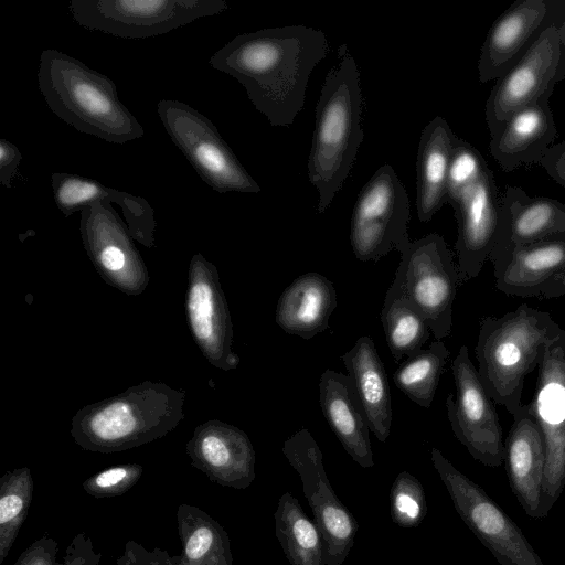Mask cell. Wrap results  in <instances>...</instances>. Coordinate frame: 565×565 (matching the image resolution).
<instances>
[{
	"instance_id": "83f0119b",
	"label": "cell",
	"mask_w": 565,
	"mask_h": 565,
	"mask_svg": "<svg viewBox=\"0 0 565 565\" xmlns=\"http://www.w3.org/2000/svg\"><path fill=\"white\" fill-rule=\"evenodd\" d=\"M274 519L277 541L290 565H327L322 534L290 492L279 498Z\"/></svg>"
},
{
	"instance_id": "e0dca14e",
	"label": "cell",
	"mask_w": 565,
	"mask_h": 565,
	"mask_svg": "<svg viewBox=\"0 0 565 565\" xmlns=\"http://www.w3.org/2000/svg\"><path fill=\"white\" fill-rule=\"evenodd\" d=\"M493 173L486 171L454 209L458 225L455 244L461 282L476 278L494 248L500 214Z\"/></svg>"
},
{
	"instance_id": "f546056e",
	"label": "cell",
	"mask_w": 565,
	"mask_h": 565,
	"mask_svg": "<svg viewBox=\"0 0 565 565\" xmlns=\"http://www.w3.org/2000/svg\"><path fill=\"white\" fill-rule=\"evenodd\" d=\"M450 352L441 340L407 358L394 372L395 386L412 402L429 408Z\"/></svg>"
},
{
	"instance_id": "2e32d148",
	"label": "cell",
	"mask_w": 565,
	"mask_h": 565,
	"mask_svg": "<svg viewBox=\"0 0 565 565\" xmlns=\"http://www.w3.org/2000/svg\"><path fill=\"white\" fill-rule=\"evenodd\" d=\"M194 468L211 481L243 490L255 480V450L239 428L217 419L199 425L185 446Z\"/></svg>"
},
{
	"instance_id": "836d02e7",
	"label": "cell",
	"mask_w": 565,
	"mask_h": 565,
	"mask_svg": "<svg viewBox=\"0 0 565 565\" xmlns=\"http://www.w3.org/2000/svg\"><path fill=\"white\" fill-rule=\"evenodd\" d=\"M142 472L143 467L138 463L113 466L87 478L83 489L98 499L122 495L139 481Z\"/></svg>"
},
{
	"instance_id": "f35d334b",
	"label": "cell",
	"mask_w": 565,
	"mask_h": 565,
	"mask_svg": "<svg viewBox=\"0 0 565 565\" xmlns=\"http://www.w3.org/2000/svg\"><path fill=\"white\" fill-rule=\"evenodd\" d=\"M22 154L19 148L4 138L0 139V182L7 189L15 178Z\"/></svg>"
},
{
	"instance_id": "ac0fdd59",
	"label": "cell",
	"mask_w": 565,
	"mask_h": 565,
	"mask_svg": "<svg viewBox=\"0 0 565 565\" xmlns=\"http://www.w3.org/2000/svg\"><path fill=\"white\" fill-rule=\"evenodd\" d=\"M513 423L504 441L505 470L510 488L525 514L541 519L542 488L546 463L543 434L529 403L512 416Z\"/></svg>"
},
{
	"instance_id": "d590c367",
	"label": "cell",
	"mask_w": 565,
	"mask_h": 565,
	"mask_svg": "<svg viewBox=\"0 0 565 565\" xmlns=\"http://www.w3.org/2000/svg\"><path fill=\"white\" fill-rule=\"evenodd\" d=\"M57 552V542L43 536L28 546L13 565H64L56 562Z\"/></svg>"
},
{
	"instance_id": "484cf974",
	"label": "cell",
	"mask_w": 565,
	"mask_h": 565,
	"mask_svg": "<svg viewBox=\"0 0 565 565\" xmlns=\"http://www.w3.org/2000/svg\"><path fill=\"white\" fill-rule=\"evenodd\" d=\"M457 136L440 116L423 129L416 160V210L420 222H429L447 203V173Z\"/></svg>"
},
{
	"instance_id": "5b68a950",
	"label": "cell",
	"mask_w": 565,
	"mask_h": 565,
	"mask_svg": "<svg viewBox=\"0 0 565 565\" xmlns=\"http://www.w3.org/2000/svg\"><path fill=\"white\" fill-rule=\"evenodd\" d=\"M564 329L546 311L521 303L501 317L480 320L476 358L480 380L495 404L512 416L522 406L525 376Z\"/></svg>"
},
{
	"instance_id": "ab89813d",
	"label": "cell",
	"mask_w": 565,
	"mask_h": 565,
	"mask_svg": "<svg viewBox=\"0 0 565 565\" xmlns=\"http://www.w3.org/2000/svg\"><path fill=\"white\" fill-rule=\"evenodd\" d=\"M540 164L554 181L565 188V140L553 145Z\"/></svg>"
},
{
	"instance_id": "ba28073f",
	"label": "cell",
	"mask_w": 565,
	"mask_h": 565,
	"mask_svg": "<svg viewBox=\"0 0 565 565\" xmlns=\"http://www.w3.org/2000/svg\"><path fill=\"white\" fill-rule=\"evenodd\" d=\"M159 118L200 178L218 193H259L260 186L242 166L215 125L199 110L173 99H161Z\"/></svg>"
},
{
	"instance_id": "d6986e66",
	"label": "cell",
	"mask_w": 565,
	"mask_h": 565,
	"mask_svg": "<svg viewBox=\"0 0 565 565\" xmlns=\"http://www.w3.org/2000/svg\"><path fill=\"white\" fill-rule=\"evenodd\" d=\"M546 0H516L491 25L478 60L480 83L500 78L527 51L543 25Z\"/></svg>"
},
{
	"instance_id": "8992f818",
	"label": "cell",
	"mask_w": 565,
	"mask_h": 565,
	"mask_svg": "<svg viewBox=\"0 0 565 565\" xmlns=\"http://www.w3.org/2000/svg\"><path fill=\"white\" fill-rule=\"evenodd\" d=\"M68 9L86 30L146 39L218 14L228 6L223 0H71Z\"/></svg>"
},
{
	"instance_id": "7c38bea8",
	"label": "cell",
	"mask_w": 565,
	"mask_h": 565,
	"mask_svg": "<svg viewBox=\"0 0 565 565\" xmlns=\"http://www.w3.org/2000/svg\"><path fill=\"white\" fill-rule=\"evenodd\" d=\"M451 370L456 394L446 398L451 430L475 460L498 468L504 459L502 427L466 345L459 348Z\"/></svg>"
},
{
	"instance_id": "3957f363",
	"label": "cell",
	"mask_w": 565,
	"mask_h": 565,
	"mask_svg": "<svg viewBox=\"0 0 565 565\" xmlns=\"http://www.w3.org/2000/svg\"><path fill=\"white\" fill-rule=\"evenodd\" d=\"M38 85L47 107L79 132L118 145L145 135L115 83L64 52L42 51Z\"/></svg>"
},
{
	"instance_id": "9c48e42d",
	"label": "cell",
	"mask_w": 565,
	"mask_h": 565,
	"mask_svg": "<svg viewBox=\"0 0 565 565\" xmlns=\"http://www.w3.org/2000/svg\"><path fill=\"white\" fill-rule=\"evenodd\" d=\"M430 459L457 513L500 565H545L522 530L479 484L439 449L431 448Z\"/></svg>"
},
{
	"instance_id": "8d00e7d4",
	"label": "cell",
	"mask_w": 565,
	"mask_h": 565,
	"mask_svg": "<svg viewBox=\"0 0 565 565\" xmlns=\"http://www.w3.org/2000/svg\"><path fill=\"white\" fill-rule=\"evenodd\" d=\"M102 554L84 532L76 534L65 550L64 565H99Z\"/></svg>"
},
{
	"instance_id": "d6a6232c",
	"label": "cell",
	"mask_w": 565,
	"mask_h": 565,
	"mask_svg": "<svg viewBox=\"0 0 565 565\" xmlns=\"http://www.w3.org/2000/svg\"><path fill=\"white\" fill-rule=\"evenodd\" d=\"M391 516L401 527L419 525L427 513V502L422 483L413 475L402 471L395 478L391 492Z\"/></svg>"
},
{
	"instance_id": "1f68e13d",
	"label": "cell",
	"mask_w": 565,
	"mask_h": 565,
	"mask_svg": "<svg viewBox=\"0 0 565 565\" xmlns=\"http://www.w3.org/2000/svg\"><path fill=\"white\" fill-rule=\"evenodd\" d=\"M482 154L468 141L456 138L448 166L446 200L455 209L488 170Z\"/></svg>"
},
{
	"instance_id": "4fadbf2b",
	"label": "cell",
	"mask_w": 565,
	"mask_h": 565,
	"mask_svg": "<svg viewBox=\"0 0 565 565\" xmlns=\"http://www.w3.org/2000/svg\"><path fill=\"white\" fill-rule=\"evenodd\" d=\"M529 406L546 450L541 509L544 518L565 488V330L545 351Z\"/></svg>"
},
{
	"instance_id": "60d3db41",
	"label": "cell",
	"mask_w": 565,
	"mask_h": 565,
	"mask_svg": "<svg viewBox=\"0 0 565 565\" xmlns=\"http://www.w3.org/2000/svg\"><path fill=\"white\" fill-rule=\"evenodd\" d=\"M562 296H565V270L555 276L541 294V298H556Z\"/></svg>"
},
{
	"instance_id": "4dcf8cb0",
	"label": "cell",
	"mask_w": 565,
	"mask_h": 565,
	"mask_svg": "<svg viewBox=\"0 0 565 565\" xmlns=\"http://www.w3.org/2000/svg\"><path fill=\"white\" fill-rule=\"evenodd\" d=\"M33 489L28 467L7 471L0 479V564L8 556L28 515Z\"/></svg>"
},
{
	"instance_id": "30bf717a",
	"label": "cell",
	"mask_w": 565,
	"mask_h": 565,
	"mask_svg": "<svg viewBox=\"0 0 565 565\" xmlns=\"http://www.w3.org/2000/svg\"><path fill=\"white\" fill-rule=\"evenodd\" d=\"M408 194L390 164L380 167L362 188L350 222V244L361 262H379L392 250L399 254L408 235Z\"/></svg>"
},
{
	"instance_id": "7a4b0ae2",
	"label": "cell",
	"mask_w": 565,
	"mask_h": 565,
	"mask_svg": "<svg viewBox=\"0 0 565 565\" xmlns=\"http://www.w3.org/2000/svg\"><path fill=\"white\" fill-rule=\"evenodd\" d=\"M360 71L348 46L338 49L316 105L308 179L319 194L318 212L324 213L348 178L364 137Z\"/></svg>"
},
{
	"instance_id": "4316f807",
	"label": "cell",
	"mask_w": 565,
	"mask_h": 565,
	"mask_svg": "<svg viewBox=\"0 0 565 565\" xmlns=\"http://www.w3.org/2000/svg\"><path fill=\"white\" fill-rule=\"evenodd\" d=\"M177 526L181 565H233L231 541L223 526L198 507L181 503Z\"/></svg>"
},
{
	"instance_id": "5bb4252c",
	"label": "cell",
	"mask_w": 565,
	"mask_h": 565,
	"mask_svg": "<svg viewBox=\"0 0 565 565\" xmlns=\"http://www.w3.org/2000/svg\"><path fill=\"white\" fill-rule=\"evenodd\" d=\"M559 63L558 33L543 22L527 51L497 79L487 102L486 122L493 135L513 114L555 88Z\"/></svg>"
},
{
	"instance_id": "e575fe53",
	"label": "cell",
	"mask_w": 565,
	"mask_h": 565,
	"mask_svg": "<svg viewBox=\"0 0 565 565\" xmlns=\"http://www.w3.org/2000/svg\"><path fill=\"white\" fill-rule=\"evenodd\" d=\"M116 565H179V556H170L167 551L159 547L148 550L130 540L126 543Z\"/></svg>"
},
{
	"instance_id": "b9f144b4",
	"label": "cell",
	"mask_w": 565,
	"mask_h": 565,
	"mask_svg": "<svg viewBox=\"0 0 565 565\" xmlns=\"http://www.w3.org/2000/svg\"><path fill=\"white\" fill-rule=\"evenodd\" d=\"M179 565H181V563H180V555H179Z\"/></svg>"
},
{
	"instance_id": "9a60e30c",
	"label": "cell",
	"mask_w": 565,
	"mask_h": 565,
	"mask_svg": "<svg viewBox=\"0 0 565 565\" xmlns=\"http://www.w3.org/2000/svg\"><path fill=\"white\" fill-rule=\"evenodd\" d=\"M186 315L193 339L215 367H237L233 351V324L216 267L198 253L189 266Z\"/></svg>"
},
{
	"instance_id": "603a6c76",
	"label": "cell",
	"mask_w": 565,
	"mask_h": 565,
	"mask_svg": "<svg viewBox=\"0 0 565 565\" xmlns=\"http://www.w3.org/2000/svg\"><path fill=\"white\" fill-rule=\"evenodd\" d=\"M319 403L347 454L362 468H372L369 424L348 375L327 369L319 381Z\"/></svg>"
},
{
	"instance_id": "277c9868",
	"label": "cell",
	"mask_w": 565,
	"mask_h": 565,
	"mask_svg": "<svg viewBox=\"0 0 565 565\" xmlns=\"http://www.w3.org/2000/svg\"><path fill=\"white\" fill-rule=\"evenodd\" d=\"M184 404L185 391L146 381L77 411L71 422V436L87 451L128 450L177 428L184 418Z\"/></svg>"
},
{
	"instance_id": "8fae6325",
	"label": "cell",
	"mask_w": 565,
	"mask_h": 565,
	"mask_svg": "<svg viewBox=\"0 0 565 565\" xmlns=\"http://www.w3.org/2000/svg\"><path fill=\"white\" fill-rule=\"evenodd\" d=\"M281 450L301 480L323 537L326 564L342 565L354 544L359 524L333 491L317 441L303 427L285 440Z\"/></svg>"
},
{
	"instance_id": "6da1fadb",
	"label": "cell",
	"mask_w": 565,
	"mask_h": 565,
	"mask_svg": "<svg viewBox=\"0 0 565 565\" xmlns=\"http://www.w3.org/2000/svg\"><path fill=\"white\" fill-rule=\"evenodd\" d=\"M328 51L320 30L277 26L236 35L209 63L244 86L270 126L288 127L302 110L310 74Z\"/></svg>"
},
{
	"instance_id": "ffe728a7",
	"label": "cell",
	"mask_w": 565,
	"mask_h": 565,
	"mask_svg": "<svg viewBox=\"0 0 565 565\" xmlns=\"http://www.w3.org/2000/svg\"><path fill=\"white\" fill-rule=\"evenodd\" d=\"M554 89H548L537 102L513 114L491 135L490 153L503 171L540 163L553 146L558 136L550 107Z\"/></svg>"
},
{
	"instance_id": "7402d4cb",
	"label": "cell",
	"mask_w": 565,
	"mask_h": 565,
	"mask_svg": "<svg viewBox=\"0 0 565 565\" xmlns=\"http://www.w3.org/2000/svg\"><path fill=\"white\" fill-rule=\"evenodd\" d=\"M489 260L497 290L508 296L541 298L546 285L565 270V236L511 247Z\"/></svg>"
},
{
	"instance_id": "f1b7e54d",
	"label": "cell",
	"mask_w": 565,
	"mask_h": 565,
	"mask_svg": "<svg viewBox=\"0 0 565 565\" xmlns=\"http://www.w3.org/2000/svg\"><path fill=\"white\" fill-rule=\"evenodd\" d=\"M381 321L388 350L395 362L417 354L431 333L424 316L394 280L384 297Z\"/></svg>"
},
{
	"instance_id": "cb8c5ba5",
	"label": "cell",
	"mask_w": 565,
	"mask_h": 565,
	"mask_svg": "<svg viewBox=\"0 0 565 565\" xmlns=\"http://www.w3.org/2000/svg\"><path fill=\"white\" fill-rule=\"evenodd\" d=\"M341 361L364 411L370 431L379 441L385 443L393 422L392 398L385 367L372 338L360 337L354 345L341 355Z\"/></svg>"
},
{
	"instance_id": "74e56055",
	"label": "cell",
	"mask_w": 565,
	"mask_h": 565,
	"mask_svg": "<svg viewBox=\"0 0 565 565\" xmlns=\"http://www.w3.org/2000/svg\"><path fill=\"white\" fill-rule=\"evenodd\" d=\"M546 15L544 23L552 25L558 33L559 63L557 67V83L565 78V0H546Z\"/></svg>"
},
{
	"instance_id": "d4e9b609",
	"label": "cell",
	"mask_w": 565,
	"mask_h": 565,
	"mask_svg": "<svg viewBox=\"0 0 565 565\" xmlns=\"http://www.w3.org/2000/svg\"><path fill=\"white\" fill-rule=\"evenodd\" d=\"M338 306L331 280L318 273H307L282 291L276 307V323L286 333L310 340L329 330V320Z\"/></svg>"
},
{
	"instance_id": "52a82bcc",
	"label": "cell",
	"mask_w": 565,
	"mask_h": 565,
	"mask_svg": "<svg viewBox=\"0 0 565 565\" xmlns=\"http://www.w3.org/2000/svg\"><path fill=\"white\" fill-rule=\"evenodd\" d=\"M399 255L393 280L424 316L435 340L447 338L452 328V305L462 284L452 252L443 236L430 233L412 241Z\"/></svg>"
},
{
	"instance_id": "44dd1931",
	"label": "cell",
	"mask_w": 565,
	"mask_h": 565,
	"mask_svg": "<svg viewBox=\"0 0 565 565\" xmlns=\"http://www.w3.org/2000/svg\"><path fill=\"white\" fill-rule=\"evenodd\" d=\"M558 236H565V203L531 196L520 186H507L500 200L497 242L490 257L511 247Z\"/></svg>"
}]
</instances>
